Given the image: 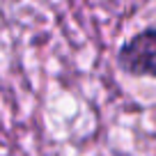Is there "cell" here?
Masks as SVG:
<instances>
[{"mask_svg":"<svg viewBox=\"0 0 156 156\" xmlns=\"http://www.w3.org/2000/svg\"><path fill=\"white\" fill-rule=\"evenodd\" d=\"M117 62L126 73L156 78V30H142L119 48Z\"/></svg>","mask_w":156,"mask_h":156,"instance_id":"cell-1","label":"cell"}]
</instances>
